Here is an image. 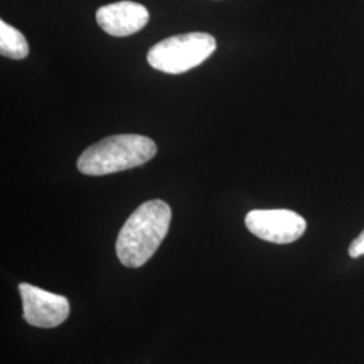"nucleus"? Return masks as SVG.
Here are the masks:
<instances>
[{"label": "nucleus", "mask_w": 364, "mask_h": 364, "mask_svg": "<svg viewBox=\"0 0 364 364\" xmlns=\"http://www.w3.org/2000/svg\"><path fill=\"white\" fill-rule=\"evenodd\" d=\"M96 22L112 37H129L147 25L149 11L139 3L123 0L100 7L96 13Z\"/></svg>", "instance_id": "6"}, {"label": "nucleus", "mask_w": 364, "mask_h": 364, "mask_svg": "<svg viewBox=\"0 0 364 364\" xmlns=\"http://www.w3.org/2000/svg\"><path fill=\"white\" fill-rule=\"evenodd\" d=\"M171 209L162 200H150L132 212L117 235V258L126 267L138 269L154 255L166 237Z\"/></svg>", "instance_id": "1"}, {"label": "nucleus", "mask_w": 364, "mask_h": 364, "mask_svg": "<svg viewBox=\"0 0 364 364\" xmlns=\"http://www.w3.org/2000/svg\"><path fill=\"white\" fill-rule=\"evenodd\" d=\"M248 231L262 240L289 245L304 235L306 221L289 209H255L246 216Z\"/></svg>", "instance_id": "4"}, {"label": "nucleus", "mask_w": 364, "mask_h": 364, "mask_svg": "<svg viewBox=\"0 0 364 364\" xmlns=\"http://www.w3.org/2000/svg\"><path fill=\"white\" fill-rule=\"evenodd\" d=\"M19 293L23 304V318L30 326L54 328L61 326L69 313V301L60 294L42 290L30 284H21Z\"/></svg>", "instance_id": "5"}, {"label": "nucleus", "mask_w": 364, "mask_h": 364, "mask_svg": "<svg viewBox=\"0 0 364 364\" xmlns=\"http://www.w3.org/2000/svg\"><path fill=\"white\" fill-rule=\"evenodd\" d=\"M216 50V39L207 33H186L164 39L147 53V63L156 70L181 75L203 64Z\"/></svg>", "instance_id": "3"}, {"label": "nucleus", "mask_w": 364, "mask_h": 364, "mask_svg": "<svg viewBox=\"0 0 364 364\" xmlns=\"http://www.w3.org/2000/svg\"><path fill=\"white\" fill-rule=\"evenodd\" d=\"M156 154V142L144 135H112L90 146L78 158L77 169L87 176H105L141 166Z\"/></svg>", "instance_id": "2"}, {"label": "nucleus", "mask_w": 364, "mask_h": 364, "mask_svg": "<svg viewBox=\"0 0 364 364\" xmlns=\"http://www.w3.org/2000/svg\"><path fill=\"white\" fill-rule=\"evenodd\" d=\"M0 53L13 60H23L28 54L25 36L4 21H0Z\"/></svg>", "instance_id": "7"}, {"label": "nucleus", "mask_w": 364, "mask_h": 364, "mask_svg": "<svg viewBox=\"0 0 364 364\" xmlns=\"http://www.w3.org/2000/svg\"><path fill=\"white\" fill-rule=\"evenodd\" d=\"M348 254L351 258H359L364 255V231L359 235L348 248Z\"/></svg>", "instance_id": "8"}]
</instances>
